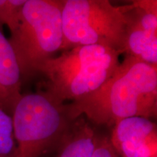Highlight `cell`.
I'll return each instance as SVG.
<instances>
[{
	"label": "cell",
	"mask_w": 157,
	"mask_h": 157,
	"mask_svg": "<svg viewBox=\"0 0 157 157\" xmlns=\"http://www.w3.org/2000/svg\"><path fill=\"white\" fill-rule=\"evenodd\" d=\"M63 108L68 121L84 114L93 123L109 127L129 117H156L157 67L125 56L99 89Z\"/></svg>",
	"instance_id": "6da1fadb"
},
{
	"label": "cell",
	"mask_w": 157,
	"mask_h": 157,
	"mask_svg": "<svg viewBox=\"0 0 157 157\" xmlns=\"http://www.w3.org/2000/svg\"><path fill=\"white\" fill-rule=\"evenodd\" d=\"M121 51L104 45L78 46L39 66L46 77L44 93L57 103L82 99L99 89L113 75Z\"/></svg>",
	"instance_id": "7a4b0ae2"
},
{
	"label": "cell",
	"mask_w": 157,
	"mask_h": 157,
	"mask_svg": "<svg viewBox=\"0 0 157 157\" xmlns=\"http://www.w3.org/2000/svg\"><path fill=\"white\" fill-rule=\"evenodd\" d=\"M64 1L26 0L19 24L9 42L16 56L22 79L38 74L43 63L62 51Z\"/></svg>",
	"instance_id": "3957f363"
},
{
	"label": "cell",
	"mask_w": 157,
	"mask_h": 157,
	"mask_svg": "<svg viewBox=\"0 0 157 157\" xmlns=\"http://www.w3.org/2000/svg\"><path fill=\"white\" fill-rule=\"evenodd\" d=\"M62 51L78 46L104 45L123 54L127 18L124 7L107 0H64Z\"/></svg>",
	"instance_id": "277c9868"
},
{
	"label": "cell",
	"mask_w": 157,
	"mask_h": 157,
	"mask_svg": "<svg viewBox=\"0 0 157 157\" xmlns=\"http://www.w3.org/2000/svg\"><path fill=\"white\" fill-rule=\"evenodd\" d=\"M63 105L44 93L22 95L12 114L16 143L12 157H40L61 137L69 121Z\"/></svg>",
	"instance_id": "5b68a950"
},
{
	"label": "cell",
	"mask_w": 157,
	"mask_h": 157,
	"mask_svg": "<svg viewBox=\"0 0 157 157\" xmlns=\"http://www.w3.org/2000/svg\"><path fill=\"white\" fill-rule=\"evenodd\" d=\"M109 140L121 157H157L156 126L148 118L133 117L119 121Z\"/></svg>",
	"instance_id": "8992f818"
},
{
	"label": "cell",
	"mask_w": 157,
	"mask_h": 157,
	"mask_svg": "<svg viewBox=\"0 0 157 157\" xmlns=\"http://www.w3.org/2000/svg\"><path fill=\"white\" fill-rule=\"evenodd\" d=\"M22 83L14 50L0 29V107L11 116L23 95Z\"/></svg>",
	"instance_id": "52a82bcc"
},
{
	"label": "cell",
	"mask_w": 157,
	"mask_h": 157,
	"mask_svg": "<svg viewBox=\"0 0 157 157\" xmlns=\"http://www.w3.org/2000/svg\"><path fill=\"white\" fill-rule=\"evenodd\" d=\"M124 12L127 28L123 54L157 66V34L144 30Z\"/></svg>",
	"instance_id": "ba28073f"
},
{
	"label": "cell",
	"mask_w": 157,
	"mask_h": 157,
	"mask_svg": "<svg viewBox=\"0 0 157 157\" xmlns=\"http://www.w3.org/2000/svg\"><path fill=\"white\" fill-rule=\"evenodd\" d=\"M96 135L83 121L76 123L58 157H91L95 148Z\"/></svg>",
	"instance_id": "9c48e42d"
},
{
	"label": "cell",
	"mask_w": 157,
	"mask_h": 157,
	"mask_svg": "<svg viewBox=\"0 0 157 157\" xmlns=\"http://www.w3.org/2000/svg\"><path fill=\"white\" fill-rule=\"evenodd\" d=\"M15 147L13 118L0 107V157H12Z\"/></svg>",
	"instance_id": "30bf717a"
},
{
	"label": "cell",
	"mask_w": 157,
	"mask_h": 157,
	"mask_svg": "<svg viewBox=\"0 0 157 157\" xmlns=\"http://www.w3.org/2000/svg\"><path fill=\"white\" fill-rule=\"evenodd\" d=\"M25 2L26 0H0V29L5 25L10 34L16 30Z\"/></svg>",
	"instance_id": "8fae6325"
},
{
	"label": "cell",
	"mask_w": 157,
	"mask_h": 157,
	"mask_svg": "<svg viewBox=\"0 0 157 157\" xmlns=\"http://www.w3.org/2000/svg\"><path fill=\"white\" fill-rule=\"evenodd\" d=\"M91 157H119L106 137L96 135L95 148Z\"/></svg>",
	"instance_id": "7c38bea8"
}]
</instances>
